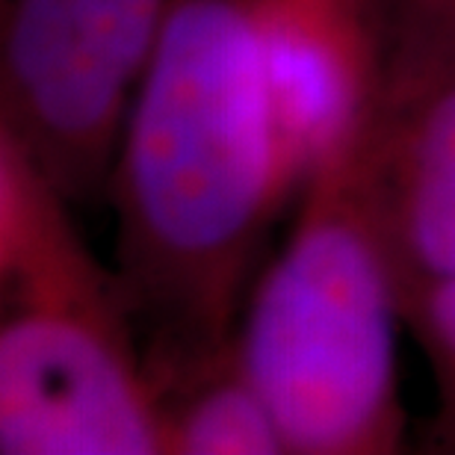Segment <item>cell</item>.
I'll return each instance as SVG.
<instances>
[{
    "label": "cell",
    "instance_id": "6da1fadb",
    "mask_svg": "<svg viewBox=\"0 0 455 455\" xmlns=\"http://www.w3.org/2000/svg\"><path fill=\"white\" fill-rule=\"evenodd\" d=\"M296 189L258 0H172L107 187L116 272L154 385L234 343L267 234Z\"/></svg>",
    "mask_w": 455,
    "mask_h": 455
},
{
    "label": "cell",
    "instance_id": "7a4b0ae2",
    "mask_svg": "<svg viewBox=\"0 0 455 455\" xmlns=\"http://www.w3.org/2000/svg\"><path fill=\"white\" fill-rule=\"evenodd\" d=\"M299 196L284 245L245 296L236 355L290 455H396L403 287L346 148Z\"/></svg>",
    "mask_w": 455,
    "mask_h": 455
},
{
    "label": "cell",
    "instance_id": "3957f363",
    "mask_svg": "<svg viewBox=\"0 0 455 455\" xmlns=\"http://www.w3.org/2000/svg\"><path fill=\"white\" fill-rule=\"evenodd\" d=\"M68 204L0 133V452L166 455L131 302Z\"/></svg>",
    "mask_w": 455,
    "mask_h": 455
},
{
    "label": "cell",
    "instance_id": "277c9868",
    "mask_svg": "<svg viewBox=\"0 0 455 455\" xmlns=\"http://www.w3.org/2000/svg\"><path fill=\"white\" fill-rule=\"evenodd\" d=\"M172 0H4L0 131L71 204L107 198Z\"/></svg>",
    "mask_w": 455,
    "mask_h": 455
},
{
    "label": "cell",
    "instance_id": "5b68a950",
    "mask_svg": "<svg viewBox=\"0 0 455 455\" xmlns=\"http://www.w3.org/2000/svg\"><path fill=\"white\" fill-rule=\"evenodd\" d=\"M355 184L403 287L455 278V15L390 0L370 104L346 145Z\"/></svg>",
    "mask_w": 455,
    "mask_h": 455
},
{
    "label": "cell",
    "instance_id": "8992f818",
    "mask_svg": "<svg viewBox=\"0 0 455 455\" xmlns=\"http://www.w3.org/2000/svg\"><path fill=\"white\" fill-rule=\"evenodd\" d=\"M385 9L346 0H258L272 107L302 189L358 131L376 86Z\"/></svg>",
    "mask_w": 455,
    "mask_h": 455
},
{
    "label": "cell",
    "instance_id": "52a82bcc",
    "mask_svg": "<svg viewBox=\"0 0 455 455\" xmlns=\"http://www.w3.org/2000/svg\"><path fill=\"white\" fill-rule=\"evenodd\" d=\"M166 455H290L236 343L157 385Z\"/></svg>",
    "mask_w": 455,
    "mask_h": 455
},
{
    "label": "cell",
    "instance_id": "ba28073f",
    "mask_svg": "<svg viewBox=\"0 0 455 455\" xmlns=\"http://www.w3.org/2000/svg\"><path fill=\"white\" fill-rule=\"evenodd\" d=\"M405 325L420 343L435 381V414L426 426V443L432 452L455 455V278L408 299Z\"/></svg>",
    "mask_w": 455,
    "mask_h": 455
},
{
    "label": "cell",
    "instance_id": "9c48e42d",
    "mask_svg": "<svg viewBox=\"0 0 455 455\" xmlns=\"http://www.w3.org/2000/svg\"><path fill=\"white\" fill-rule=\"evenodd\" d=\"M346 4H358V6H367V9H385L390 0H346Z\"/></svg>",
    "mask_w": 455,
    "mask_h": 455
},
{
    "label": "cell",
    "instance_id": "30bf717a",
    "mask_svg": "<svg viewBox=\"0 0 455 455\" xmlns=\"http://www.w3.org/2000/svg\"><path fill=\"white\" fill-rule=\"evenodd\" d=\"M443 4H447V6H450V12L455 15V0H443Z\"/></svg>",
    "mask_w": 455,
    "mask_h": 455
}]
</instances>
